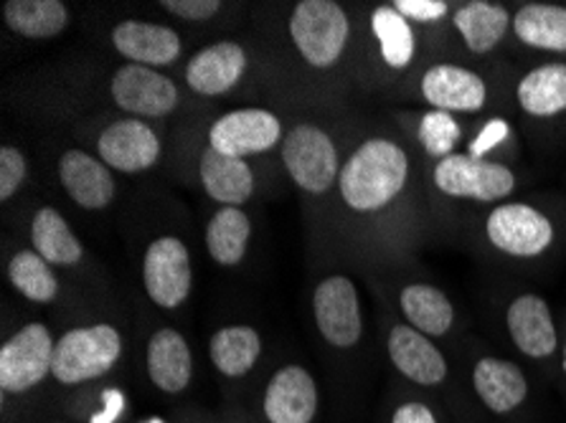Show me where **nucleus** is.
Returning <instances> with one entry per match:
<instances>
[{"mask_svg": "<svg viewBox=\"0 0 566 423\" xmlns=\"http://www.w3.org/2000/svg\"><path fill=\"white\" fill-rule=\"evenodd\" d=\"M409 155L389 137H371L340 168V198L350 211L374 213L405 193Z\"/></svg>", "mask_w": 566, "mask_h": 423, "instance_id": "obj_1", "label": "nucleus"}, {"mask_svg": "<svg viewBox=\"0 0 566 423\" xmlns=\"http://www.w3.org/2000/svg\"><path fill=\"white\" fill-rule=\"evenodd\" d=\"M123 356V335L107 322L74 327L56 340L54 373L59 385H84L107 376Z\"/></svg>", "mask_w": 566, "mask_h": 423, "instance_id": "obj_2", "label": "nucleus"}, {"mask_svg": "<svg viewBox=\"0 0 566 423\" xmlns=\"http://www.w3.org/2000/svg\"><path fill=\"white\" fill-rule=\"evenodd\" d=\"M432 183L437 191L454 201L495 203L516 193V176L509 166L475 158L470 152H452L437 160Z\"/></svg>", "mask_w": 566, "mask_h": 423, "instance_id": "obj_3", "label": "nucleus"}, {"mask_svg": "<svg viewBox=\"0 0 566 423\" xmlns=\"http://www.w3.org/2000/svg\"><path fill=\"white\" fill-rule=\"evenodd\" d=\"M350 23L333 0H300L290 15V39L307 64L328 68L346 51Z\"/></svg>", "mask_w": 566, "mask_h": 423, "instance_id": "obj_4", "label": "nucleus"}, {"mask_svg": "<svg viewBox=\"0 0 566 423\" xmlns=\"http://www.w3.org/2000/svg\"><path fill=\"white\" fill-rule=\"evenodd\" d=\"M56 342L44 322H29L15 330L0 348V391L23 395L54 373Z\"/></svg>", "mask_w": 566, "mask_h": 423, "instance_id": "obj_5", "label": "nucleus"}, {"mask_svg": "<svg viewBox=\"0 0 566 423\" xmlns=\"http://www.w3.org/2000/svg\"><path fill=\"white\" fill-rule=\"evenodd\" d=\"M282 162L300 191L323 195L338 180V150L317 125H297L282 140Z\"/></svg>", "mask_w": 566, "mask_h": 423, "instance_id": "obj_6", "label": "nucleus"}, {"mask_svg": "<svg viewBox=\"0 0 566 423\" xmlns=\"http://www.w3.org/2000/svg\"><path fill=\"white\" fill-rule=\"evenodd\" d=\"M485 236L495 252L513 258H536L552 248L556 229L544 211L528 203H501L488 213Z\"/></svg>", "mask_w": 566, "mask_h": 423, "instance_id": "obj_7", "label": "nucleus"}, {"mask_svg": "<svg viewBox=\"0 0 566 423\" xmlns=\"http://www.w3.org/2000/svg\"><path fill=\"white\" fill-rule=\"evenodd\" d=\"M313 317L321 338L338 350H350L361 342L364 317L354 279L333 274L313 292Z\"/></svg>", "mask_w": 566, "mask_h": 423, "instance_id": "obj_8", "label": "nucleus"}, {"mask_svg": "<svg viewBox=\"0 0 566 423\" xmlns=\"http://www.w3.org/2000/svg\"><path fill=\"white\" fill-rule=\"evenodd\" d=\"M473 399L495 419L521 416L531 399V381L518 362L499 356H480L470 368Z\"/></svg>", "mask_w": 566, "mask_h": 423, "instance_id": "obj_9", "label": "nucleus"}, {"mask_svg": "<svg viewBox=\"0 0 566 423\" xmlns=\"http://www.w3.org/2000/svg\"><path fill=\"white\" fill-rule=\"evenodd\" d=\"M143 284L153 305L178 309L191 295V252L178 236L153 241L143 258Z\"/></svg>", "mask_w": 566, "mask_h": 423, "instance_id": "obj_10", "label": "nucleus"}, {"mask_svg": "<svg viewBox=\"0 0 566 423\" xmlns=\"http://www.w3.org/2000/svg\"><path fill=\"white\" fill-rule=\"evenodd\" d=\"M386 356L397 373L407 383L422 391H442L450 383V362L442 348H437L432 338H427L415 327L394 325L386 338Z\"/></svg>", "mask_w": 566, "mask_h": 423, "instance_id": "obj_11", "label": "nucleus"}, {"mask_svg": "<svg viewBox=\"0 0 566 423\" xmlns=\"http://www.w3.org/2000/svg\"><path fill=\"white\" fill-rule=\"evenodd\" d=\"M505 330L523 358L534 362H554L562 352L559 330H556L554 313L548 302L534 292H523L513 297L505 309Z\"/></svg>", "mask_w": 566, "mask_h": 423, "instance_id": "obj_12", "label": "nucleus"}, {"mask_svg": "<svg viewBox=\"0 0 566 423\" xmlns=\"http://www.w3.org/2000/svg\"><path fill=\"white\" fill-rule=\"evenodd\" d=\"M282 137V123L270 109L247 107L221 115L209 129V148L229 158L247 160L250 155L272 150Z\"/></svg>", "mask_w": 566, "mask_h": 423, "instance_id": "obj_13", "label": "nucleus"}, {"mask_svg": "<svg viewBox=\"0 0 566 423\" xmlns=\"http://www.w3.org/2000/svg\"><path fill=\"white\" fill-rule=\"evenodd\" d=\"M109 94L115 105L127 115L166 117L178 107V86L170 76L150 66L125 64L109 82Z\"/></svg>", "mask_w": 566, "mask_h": 423, "instance_id": "obj_14", "label": "nucleus"}, {"mask_svg": "<svg viewBox=\"0 0 566 423\" xmlns=\"http://www.w3.org/2000/svg\"><path fill=\"white\" fill-rule=\"evenodd\" d=\"M321 405V391L311 370L282 366L272 373L262 395V413L268 423H313Z\"/></svg>", "mask_w": 566, "mask_h": 423, "instance_id": "obj_15", "label": "nucleus"}, {"mask_svg": "<svg viewBox=\"0 0 566 423\" xmlns=\"http://www.w3.org/2000/svg\"><path fill=\"white\" fill-rule=\"evenodd\" d=\"M424 102L450 115H475L488 102V84L473 68L460 64H434L419 82Z\"/></svg>", "mask_w": 566, "mask_h": 423, "instance_id": "obj_16", "label": "nucleus"}, {"mask_svg": "<svg viewBox=\"0 0 566 423\" xmlns=\"http://www.w3.org/2000/svg\"><path fill=\"white\" fill-rule=\"evenodd\" d=\"M99 160L107 168L127 172H145L160 160V140L156 129L137 117H125L107 125L97 142Z\"/></svg>", "mask_w": 566, "mask_h": 423, "instance_id": "obj_17", "label": "nucleus"}, {"mask_svg": "<svg viewBox=\"0 0 566 423\" xmlns=\"http://www.w3.org/2000/svg\"><path fill=\"white\" fill-rule=\"evenodd\" d=\"M145 370L160 393H186L193 381L191 345L174 327H160L150 335L148 348H145Z\"/></svg>", "mask_w": 566, "mask_h": 423, "instance_id": "obj_18", "label": "nucleus"}, {"mask_svg": "<svg viewBox=\"0 0 566 423\" xmlns=\"http://www.w3.org/2000/svg\"><path fill=\"white\" fill-rule=\"evenodd\" d=\"M113 46L127 64L140 66H168L181 56L184 43L174 29L148 21H123L117 23L113 33Z\"/></svg>", "mask_w": 566, "mask_h": 423, "instance_id": "obj_19", "label": "nucleus"}, {"mask_svg": "<svg viewBox=\"0 0 566 423\" xmlns=\"http://www.w3.org/2000/svg\"><path fill=\"white\" fill-rule=\"evenodd\" d=\"M59 180L66 195L87 211H102L115 201L117 186L105 162L84 150H66L59 160Z\"/></svg>", "mask_w": 566, "mask_h": 423, "instance_id": "obj_20", "label": "nucleus"}, {"mask_svg": "<svg viewBox=\"0 0 566 423\" xmlns=\"http://www.w3.org/2000/svg\"><path fill=\"white\" fill-rule=\"evenodd\" d=\"M247 54L234 41H219L201 49L186 66V82L196 94L219 97L242 82Z\"/></svg>", "mask_w": 566, "mask_h": 423, "instance_id": "obj_21", "label": "nucleus"}, {"mask_svg": "<svg viewBox=\"0 0 566 423\" xmlns=\"http://www.w3.org/2000/svg\"><path fill=\"white\" fill-rule=\"evenodd\" d=\"M199 176L203 191L221 205L242 209L254 195V170L242 158H229L209 148L201 155Z\"/></svg>", "mask_w": 566, "mask_h": 423, "instance_id": "obj_22", "label": "nucleus"}, {"mask_svg": "<svg viewBox=\"0 0 566 423\" xmlns=\"http://www.w3.org/2000/svg\"><path fill=\"white\" fill-rule=\"evenodd\" d=\"M399 307L407 325L427 338H448L454 327V307L440 287L427 282H411L399 292Z\"/></svg>", "mask_w": 566, "mask_h": 423, "instance_id": "obj_23", "label": "nucleus"}, {"mask_svg": "<svg viewBox=\"0 0 566 423\" xmlns=\"http://www.w3.org/2000/svg\"><path fill=\"white\" fill-rule=\"evenodd\" d=\"M454 31L460 33V39L465 41V46L473 54L483 56L499 46L505 39V33L511 31L513 19L509 8L501 3H491V0H470L462 3L452 15Z\"/></svg>", "mask_w": 566, "mask_h": 423, "instance_id": "obj_24", "label": "nucleus"}, {"mask_svg": "<svg viewBox=\"0 0 566 423\" xmlns=\"http://www.w3.org/2000/svg\"><path fill=\"white\" fill-rule=\"evenodd\" d=\"M516 102L528 117L554 119L566 112V64L534 66L516 86Z\"/></svg>", "mask_w": 566, "mask_h": 423, "instance_id": "obj_25", "label": "nucleus"}, {"mask_svg": "<svg viewBox=\"0 0 566 423\" xmlns=\"http://www.w3.org/2000/svg\"><path fill=\"white\" fill-rule=\"evenodd\" d=\"M511 31L523 46L566 54V6L526 3L513 15Z\"/></svg>", "mask_w": 566, "mask_h": 423, "instance_id": "obj_26", "label": "nucleus"}, {"mask_svg": "<svg viewBox=\"0 0 566 423\" xmlns=\"http://www.w3.org/2000/svg\"><path fill=\"white\" fill-rule=\"evenodd\" d=\"M262 338L250 325H227L211 335L209 358L224 378H244L260 362Z\"/></svg>", "mask_w": 566, "mask_h": 423, "instance_id": "obj_27", "label": "nucleus"}, {"mask_svg": "<svg viewBox=\"0 0 566 423\" xmlns=\"http://www.w3.org/2000/svg\"><path fill=\"white\" fill-rule=\"evenodd\" d=\"M31 241L33 252L41 258H46L51 266H74L82 262L84 246L82 241L74 236V231L69 229L64 215L56 209L36 211L31 221Z\"/></svg>", "mask_w": 566, "mask_h": 423, "instance_id": "obj_28", "label": "nucleus"}, {"mask_svg": "<svg viewBox=\"0 0 566 423\" xmlns=\"http://www.w3.org/2000/svg\"><path fill=\"white\" fill-rule=\"evenodd\" d=\"M252 239V221L242 209H221L211 215L209 226H206V248L211 258L221 266H237L247 254Z\"/></svg>", "mask_w": 566, "mask_h": 423, "instance_id": "obj_29", "label": "nucleus"}, {"mask_svg": "<svg viewBox=\"0 0 566 423\" xmlns=\"http://www.w3.org/2000/svg\"><path fill=\"white\" fill-rule=\"evenodd\" d=\"M3 19L19 36L54 39L69 25V11L62 0H8Z\"/></svg>", "mask_w": 566, "mask_h": 423, "instance_id": "obj_30", "label": "nucleus"}, {"mask_svg": "<svg viewBox=\"0 0 566 423\" xmlns=\"http://www.w3.org/2000/svg\"><path fill=\"white\" fill-rule=\"evenodd\" d=\"M371 31L379 41L381 59L389 68H407L417 54V36L411 23L394 6L376 8Z\"/></svg>", "mask_w": 566, "mask_h": 423, "instance_id": "obj_31", "label": "nucleus"}, {"mask_svg": "<svg viewBox=\"0 0 566 423\" xmlns=\"http://www.w3.org/2000/svg\"><path fill=\"white\" fill-rule=\"evenodd\" d=\"M8 279L13 289L29 302L49 305L59 295V279L51 272V264L36 252H19L8 262Z\"/></svg>", "mask_w": 566, "mask_h": 423, "instance_id": "obj_32", "label": "nucleus"}, {"mask_svg": "<svg viewBox=\"0 0 566 423\" xmlns=\"http://www.w3.org/2000/svg\"><path fill=\"white\" fill-rule=\"evenodd\" d=\"M417 137L430 158L442 160V158H448V155H452L454 148H458L460 137H462V127L458 123V117L450 115V112L432 109V112H427V115H422V119H419Z\"/></svg>", "mask_w": 566, "mask_h": 423, "instance_id": "obj_33", "label": "nucleus"}, {"mask_svg": "<svg viewBox=\"0 0 566 423\" xmlns=\"http://www.w3.org/2000/svg\"><path fill=\"white\" fill-rule=\"evenodd\" d=\"M25 176H29V162H25L23 152L3 145L0 148V201H8L19 193Z\"/></svg>", "mask_w": 566, "mask_h": 423, "instance_id": "obj_34", "label": "nucleus"}, {"mask_svg": "<svg viewBox=\"0 0 566 423\" xmlns=\"http://www.w3.org/2000/svg\"><path fill=\"white\" fill-rule=\"evenodd\" d=\"M405 15L409 23H434L448 15V3L444 0H397L391 3Z\"/></svg>", "mask_w": 566, "mask_h": 423, "instance_id": "obj_35", "label": "nucleus"}, {"mask_svg": "<svg viewBox=\"0 0 566 423\" xmlns=\"http://www.w3.org/2000/svg\"><path fill=\"white\" fill-rule=\"evenodd\" d=\"M160 8H166L168 13H174L184 21L199 23L213 19L224 6H221L219 0H163Z\"/></svg>", "mask_w": 566, "mask_h": 423, "instance_id": "obj_36", "label": "nucleus"}, {"mask_svg": "<svg viewBox=\"0 0 566 423\" xmlns=\"http://www.w3.org/2000/svg\"><path fill=\"white\" fill-rule=\"evenodd\" d=\"M389 423H442V419L430 401L401 399L394 405Z\"/></svg>", "mask_w": 566, "mask_h": 423, "instance_id": "obj_37", "label": "nucleus"}, {"mask_svg": "<svg viewBox=\"0 0 566 423\" xmlns=\"http://www.w3.org/2000/svg\"><path fill=\"white\" fill-rule=\"evenodd\" d=\"M505 133H509V127H505V123H501V119H493V123H488V127L480 133L478 140L470 145V155H475V158H483L485 150H491L499 145Z\"/></svg>", "mask_w": 566, "mask_h": 423, "instance_id": "obj_38", "label": "nucleus"}, {"mask_svg": "<svg viewBox=\"0 0 566 423\" xmlns=\"http://www.w3.org/2000/svg\"><path fill=\"white\" fill-rule=\"evenodd\" d=\"M559 373L564 376V381H566V340H564V348L559 352Z\"/></svg>", "mask_w": 566, "mask_h": 423, "instance_id": "obj_39", "label": "nucleus"}, {"mask_svg": "<svg viewBox=\"0 0 566 423\" xmlns=\"http://www.w3.org/2000/svg\"><path fill=\"white\" fill-rule=\"evenodd\" d=\"M54 423H66V421H54Z\"/></svg>", "mask_w": 566, "mask_h": 423, "instance_id": "obj_40", "label": "nucleus"}]
</instances>
